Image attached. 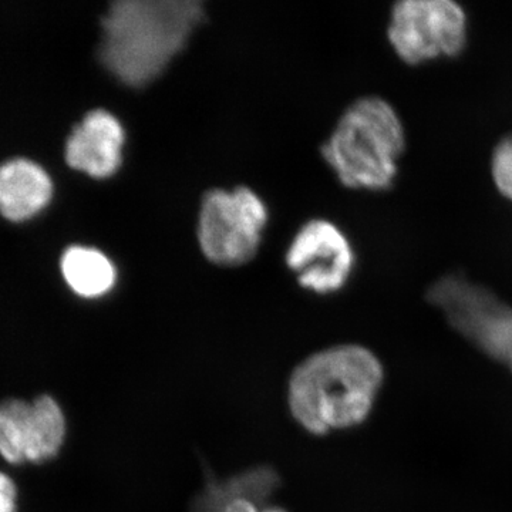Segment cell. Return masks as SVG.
<instances>
[{
    "label": "cell",
    "instance_id": "cell-12",
    "mask_svg": "<svg viewBox=\"0 0 512 512\" xmlns=\"http://www.w3.org/2000/svg\"><path fill=\"white\" fill-rule=\"evenodd\" d=\"M490 170L495 188L512 202V133L501 138L494 147Z\"/></svg>",
    "mask_w": 512,
    "mask_h": 512
},
{
    "label": "cell",
    "instance_id": "cell-7",
    "mask_svg": "<svg viewBox=\"0 0 512 512\" xmlns=\"http://www.w3.org/2000/svg\"><path fill=\"white\" fill-rule=\"evenodd\" d=\"M285 261L302 288L329 295L349 281L356 255L352 242L338 225L316 218L296 232Z\"/></svg>",
    "mask_w": 512,
    "mask_h": 512
},
{
    "label": "cell",
    "instance_id": "cell-13",
    "mask_svg": "<svg viewBox=\"0 0 512 512\" xmlns=\"http://www.w3.org/2000/svg\"><path fill=\"white\" fill-rule=\"evenodd\" d=\"M0 512H18V488L8 474L0 471Z\"/></svg>",
    "mask_w": 512,
    "mask_h": 512
},
{
    "label": "cell",
    "instance_id": "cell-5",
    "mask_svg": "<svg viewBox=\"0 0 512 512\" xmlns=\"http://www.w3.org/2000/svg\"><path fill=\"white\" fill-rule=\"evenodd\" d=\"M448 323L512 373V308L490 289L461 275H446L427 292Z\"/></svg>",
    "mask_w": 512,
    "mask_h": 512
},
{
    "label": "cell",
    "instance_id": "cell-4",
    "mask_svg": "<svg viewBox=\"0 0 512 512\" xmlns=\"http://www.w3.org/2000/svg\"><path fill=\"white\" fill-rule=\"evenodd\" d=\"M266 222L268 208L251 188L207 191L198 214L201 252L215 265L247 264L261 247Z\"/></svg>",
    "mask_w": 512,
    "mask_h": 512
},
{
    "label": "cell",
    "instance_id": "cell-3",
    "mask_svg": "<svg viewBox=\"0 0 512 512\" xmlns=\"http://www.w3.org/2000/svg\"><path fill=\"white\" fill-rule=\"evenodd\" d=\"M404 150L406 130L393 104L366 96L343 111L320 154L346 188L380 192L396 183Z\"/></svg>",
    "mask_w": 512,
    "mask_h": 512
},
{
    "label": "cell",
    "instance_id": "cell-14",
    "mask_svg": "<svg viewBox=\"0 0 512 512\" xmlns=\"http://www.w3.org/2000/svg\"><path fill=\"white\" fill-rule=\"evenodd\" d=\"M214 512H286L281 508H259L255 501L247 498H238V500L228 501L222 504Z\"/></svg>",
    "mask_w": 512,
    "mask_h": 512
},
{
    "label": "cell",
    "instance_id": "cell-9",
    "mask_svg": "<svg viewBox=\"0 0 512 512\" xmlns=\"http://www.w3.org/2000/svg\"><path fill=\"white\" fill-rule=\"evenodd\" d=\"M126 141V130L116 114L106 109L92 110L67 137L64 160L72 170L107 180L123 165Z\"/></svg>",
    "mask_w": 512,
    "mask_h": 512
},
{
    "label": "cell",
    "instance_id": "cell-1",
    "mask_svg": "<svg viewBox=\"0 0 512 512\" xmlns=\"http://www.w3.org/2000/svg\"><path fill=\"white\" fill-rule=\"evenodd\" d=\"M200 0H119L101 19L104 69L131 89L156 82L204 22Z\"/></svg>",
    "mask_w": 512,
    "mask_h": 512
},
{
    "label": "cell",
    "instance_id": "cell-8",
    "mask_svg": "<svg viewBox=\"0 0 512 512\" xmlns=\"http://www.w3.org/2000/svg\"><path fill=\"white\" fill-rule=\"evenodd\" d=\"M64 437L66 419L53 397L0 404V456L8 463H45L59 454Z\"/></svg>",
    "mask_w": 512,
    "mask_h": 512
},
{
    "label": "cell",
    "instance_id": "cell-11",
    "mask_svg": "<svg viewBox=\"0 0 512 512\" xmlns=\"http://www.w3.org/2000/svg\"><path fill=\"white\" fill-rule=\"evenodd\" d=\"M64 282L77 296L96 299L113 291L117 269L113 261L100 249L86 245H72L60 258Z\"/></svg>",
    "mask_w": 512,
    "mask_h": 512
},
{
    "label": "cell",
    "instance_id": "cell-6",
    "mask_svg": "<svg viewBox=\"0 0 512 512\" xmlns=\"http://www.w3.org/2000/svg\"><path fill=\"white\" fill-rule=\"evenodd\" d=\"M387 39L410 66L457 57L467 46L466 10L454 0H402L390 12Z\"/></svg>",
    "mask_w": 512,
    "mask_h": 512
},
{
    "label": "cell",
    "instance_id": "cell-2",
    "mask_svg": "<svg viewBox=\"0 0 512 512\" xmlns=\"http://www.w3.org/2000/svg\"><path fill=\"white\" fill-rule=\"evenodd\" d=\"M383 382V367L359 345L322 350L296 367L289 383V407L313 434L349 429L372 412Z\"/></svg>",
    "mask_w": 512,
    "mask_h": 512
},
{
    "label": "cell",
    "instance_id": "cell-10",
    "mask_svg": "<svg viewBox=\"0 0 512 512\" xmlns=\"http://www.w3.org/2000/svg\"><path fill=\"white\" fill-rule=\"evenodd\" d=\"M52 177L36 161L12 158L0 165V215L10 222H25L52 201Z\"/></svg>",
    "mask_w": 512,
    "mask_h": 512
}]
</instances>
